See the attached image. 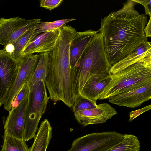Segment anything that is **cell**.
Segmentation results:
<instances>
[{
  "mask_svg": "<svg viewBox=\"0 0 151 151\" xmlns=\"http://www.w3.org/2000/svg\"><path fill=\"white\" fill-rule=\"evenodd\" d=\"M136 4L128 0L121 9L101 19L98 31L102 34L105 52L111 66L136 47L147 41L144 31L147 17L135 9Z\"/></svg>",
  "mask_w": 151,
  "mask_h": 151,
  "instance_id": "6da1fadb",
  "label": "cell"
},
{
  "mask_svg": "<svg viewBox=\"0 0 151 151\" xmlns=\"http://www.w3.org/2000/svg\"><path fill=\"white\" fill-rule=\"evenodd\" d=\"M110 83L99 97L108 99L142 87L151 82V54L120 72L111 74Z\"/></svg>",
  "mask_w": 151,
  "mask_h": 151,
  "instance_id": "7a4b0ae2",
  "label": "cell"
},
{
  "mask_svg": "<svg viewBox=\"0 0 151 151\" xmlns=\"http://www.w3.org/2000/svg\"><path fill=\"white\" fill-rule=\"evenodd\" d=\"M108 60L104 46L102 34L95 35L81 56L75 68L78 69V93L92 76L110 72L111 67Z\"/></svg>",
  "mask_w": 151,
  "mask_h": 151,
  "instance_id": "3957f363",
  "label": "cell"
},
{
  "mask_svg": "<svg viewBox=\"0 0 151 151\" xmlns=\"http://www.w3.org/2000/svg\"><path fill=\"white\" fill-rule=\"evenodd\" d=\"M23 139L26 142L34 137L39 122L45 113L49 99L45 82L40 80L29 88Z\"/></svg>",
  "mask_w": 151,
  "mask_h": 151,
  "instance_id": "277c9868",
  "label": "cell"
},
{
  "mask_svg": "<svg viewBox=\"0 0 151 151\" xmlns=\"http://www.w3.org/2000/svg\"><path fill=\"white\" fill-rule=\"evenodd\" d=\"M124 136L115 131L92 133L76 139L66 151H106L120 143Z\"/></svg>",
  "mask_w": 151,
  "mask_h": 151,
  "instance_id": "5b68a950",
  "label": "cell"
},
{
  "mask_svg": "<svg viewBox=\"0 0 151 151\" xmlns=\"http://www.w3.org/2000/svg\"><path fill=\"white\" fill-rule=\"evenodd\" d=\"M38 60V55L32 54L24 56L18 63L19 70L15 80L3 104L5 110H11L14 99L23 86L32 79Z\"/></svg>",
  "mask_w": 151,
  "mask_h": 151,
  "instance_id": "8992f818",
  "label": "cell"
},
{
  "mask_svg": "<svg viewBox=\"0 0 151 151\" xmlns=\"http://www.w3.org/2000/svg\"><path fill=\"white\" fill-rule=\"evenodd\" d=\"M41 19L26 20L18 17L0 18V44L4 46L15 41Z\"/></svg>",
  "mask_w": 151,
  "mask_h": 151,
  "instance_id": "52a82bcc",
  "label": "cell"
},
{
  "mask_svg": "<svg viewBox=\"0 0 151 151\" xmlns=\"http://www.w3.org/2000/svg\"><path fill=\"white\" fill-rule=\"evenodd\" d=\"M18 62L8 52L0 50V102L4 104L15 80Z\"/></svg>",
  "mask_w": 151,
  "mask_h": 151,
  "instance_id": "ba28073f",
  "label": "cell"
},
{
  "mask_svg": "<svg viewBox=\"0 0 151 151\" xmlns=\"http://www.w3.org/2000/svg\"><path fill=\"white\" fill-rule=\"evenodd\" d=\"M117 114L109 104L104 103L95 108L78 111L74 113L78 123L85 127L89 125L104 123Z\"/></svg>",
  "mask_w": 151,
  "mask_h": 151,
  "instance_id": "9c48e42d",
  "label": "cell"
},
{
  "mask_svg": "<svg viewBox=\"0 0 151 151\" xmlns=\"http://www.w3.org/2000/svg\"><path fill=\"white\" fill-rule=\"evenodd\" d=\"M151 98V82L127 93L111 97L107 99L110 103L129 108L140 106Z\"/></svg>",
  "mask_w": 151,
  "mask_h": 151,
  "instance_id": "30bf717a",
  "label": "cell"
},
{
  "mask_svg": "<svg viewBox=\"0 0 151 151\" xmlns=\"http://www.w3.org/2000/svg\"><path fill=\"white\" fill-rule=\"evenodd\" d=\"M112 80L110 72L93 75L87 80L80 93V96L97 106V101Z\"/></svg>",
  "mask_w": 151,
  "mask_h": 151,
  "instance_id": "8fae6325",
  "label": "cell"
},
{
  "mask_svg": "<svg viewBox=\"0 0 151 151\" xmlns=\"http://www.w3.org/2000/svg\"><path fill=\"white\" fill-rule=\"evenodd\" d=\"M28 96L16 108L11 109L5 121L9 132L18 138L23 139Z\"/></svg>",
  "mask_w": 151,
  "mask_h": 151,
  "instance_id": "7c38bea8",
  "label": "cell"
},
{
  "mask_svg": "<svg viewBox=\"0 0 151 151\" xmlns=\"http://www.w3.org/2000/svg\"><path fill=\"white\" fill-rule=\"evenodd\" d=\"M60 29L47 31L38 35L28 44L22 52L23 56L35 53L50 52L53 49Z\"/></svg>",
  "mask_w": 151,
  "mask_h": 151,
  "instance_id": "4fadbf2b",
  "label": "cell"
},
{
  "mask_svg": "<svg viewBox=\"0 0 151 151\" xmlns=\"http://www.w3.org/2000/svg\"><path fill=\"white\" fill-rule=\"evenodd\" d=\"M151 54V45L146 41L141 43L132 50L123 59L117 63L111 68V74L117 73L128 67L143 60Z\"/></svg>",
  "mask_w": 151,
  "mask_h": 151,
  "instance_id": "5bb4252c",
  "label": "cell"
},
{
  "mask_svg": "<svg viewBox=\"0 0 151 151\" xmlns=\"http://www.w3.org/2000/svg\"><path fill=\"white\" fill-rule=\"evenodd\" d=\"M98 32L91 29L77 32L70 46V61L71 70L75 68L82 54Z\"/></svg>",
  "mask_w": 151,
  "mask_h": 151,
  "instance_id": "9a60e30c",
  "label": "cell"
},
{
  "mask_svg": "<svg viewBox=\"0 0 151 151\" xmlns=\"http://www.w3.org/2000/svg\"><path fill=\"white\" fill-rule=\"evenodd\" d=\"M35 25L12 43L5 46L3 49L9 52L18 63L21 61L23 57L22 52L25 47L36 37L34 35L36 30Z\"/></svg>",
  "mask_w": 151,
  "mask_h": 151,
  "instance_id": "2e32d148",
  "label": "cell"
},
{
  "mask_svg": "<svg viewBox=\"0 0 151 151\" xmlns=\"http://www.w3.org/2000/svg\"><path fill=\"white\" fill-rule=\"evenodd\" d=\"M52 128L48 120L42 122L29 151H46L52 135Z\"/></svg>",
  "mask_w": 151,
  "mask_h": 151,
  "instance_id": "e0dca14e",
  "label": "cell"
},
{
  "mask_svg": "<svg viewBox=\"0 0 151 151\" xmlns=\"http://www.w3.org/2000/svg\"><path fill=\"white\" fill-rule=\"evenodd\" d=\"M4 127L3 144L1 151H29L26 141L12 135L7 130L5 124V116L2 117Z\"/></svg>",
  "mask_w": 151,
  "mask_h": 151,
  "instance_id": "ac0fdd59",
  "label": "cell"
},
{
  "mask_svg": "<svg viewBox=\"0 0 151 151\" xmlns=\"http://www.w3.org/2000/svg\"><path fill=\"white\" fill-rule=\"evenodd\" d=\"M38 55V62L33 76L28 83L29 88L35 83L40 80L45 82L46 74L49 61V52L40 53Z\"/></svg>",
  "mask_w": 151,
  "mask_h": 151,
  "instance_id": "d6986e66",
  "label": "cell"
},
{
  "mask_svg": "<svg viewBox=\"0 0 151 151\" xmlns=\"http://www.w3.org/2000/svg\"><path fill=\"white\" fill-rule=\"evenodd\" d=\"M124 134L122 142L106 151H139L140 143L137 137L134 135Z\"/></svg>",
  "mask_w": 151,
  "mask_h": 151,
  "instance_id": "ffe728a7",
  "label": "cell"
},
{
  "mask_svg": "<svg viewBox=\"0 0 151 151\" xmlns=\"http://www.w3.org/2000/svg\"><path fill=\"white\" fill-rule=\"evenodd\" d=\"M74 18L63 19L52 22L40 21L35 26L34 35L37 36L41 33L59 29L65 24L76 20Z\"/></svg>",
  "mask_w": 151,
  "mask_h": 151,
  "instance_id": "44dd1931",
  "label": "cell"
},
{
  "mask_svg": "<svg viewBox=\"0 0 151 151\" xmlns=\"http://www.w3.org/2000/svg\"><path fill=\"white\" fill-rule=\"evenodd\" d=\"M29 92V88L28 84H26L23 86L14 99L12 102L11 109H13L16 108L27 98Z\"/></svg>",
  "mask_w": 151,
  "mask_h": 151,
  "instance_id": "7402d4cb",
  "label": "cell"
},
{
  "mask_svg": "<svg viewBox=\"0 0 151 151\" xmlns=\"http://www.w3.org/2000/svg\"><path fill=\"white\" fill-rule=\"evenodd\" d=\"M96 106L88 100L80 96L72 107V111L74 113L78 111L94 108Z\"/></svg>",
  "mask_w": 151,
  "mask_h": 151,
  "instance_id": "603a6c76",
  "label": "cell"
},
{
  "mask_svg": "<svg viewBox=\"0 0 151 151\" xmlns=\"http://www.w3.org/2000/svg\"><path fill=\"white\" fill-rule=\"evenodd\" d=\"M63 0H41L40 1V6L51 11L58 7Z\"/></svg>",
  "mask_w": 151,
  "mask_h": 151,
  "instance_id": "cb8c5ba5",
  "label": "cell"
},
{
  "mask_svg": "<svg viewBox=\"0 0 151 151\" xmlns=\"http://www.w3.org/2000/svg\"><path fill=\"white\" fill-rule=\"evenodd\" d=\"M136 3L142 5L144 7L145 15H148L151 17V0H133Z\"/></svg>",
  "mask_w": 151,
  "mask_h": 151,
  "instance_id": "d4e9b609",
  "label": "cell"
},
{
  "mask_svg": "<svg viewBox=\"0 0 151 151\" xmlns=\"http://www.w3.org/2000/svg\"><path fill=\"white\" fill-rule=\"evenodd\" d=\"M150 109L151 105H150L144 108L139 109L138 110H136L131 112L130 114L129 121H131L141 114H142L144 112L148 111Z\"/></svg>",
  "mask_w": 151,
  "mask_h": 151,
  "instance_id": "484cf974",
  "label": "cell"
},
{
  "mask_svg": "<svg viewBox=\"0 0 151 151\" xmlns=\"http://www.w3.org/2000/svg\"><path fill=\"white\" fill-rule=\"evenodd\" d=\"M144 32L146 37H150L151 36V17H150L149 21L144 28Z\"/></svg>",
  "mask_w": 151,
  "mask_h": 151,
  "instance_id": "4316f807",
  "label": "cell"
},
{
  "mask_svg": "<svg viewBox=\"0 0 151 151\" xmlns=\"http://www.w3.org/2000/svg\"><path fill=\"white\" fill-rule=\"evenodd\" d=\"M3 104L0 102V107Z\"/></svg>",
  "mask_w": 151,
  "mask_h": 151,
  "instance_id": "83f0119b",
  "label": "cell"
}]
</instances>
